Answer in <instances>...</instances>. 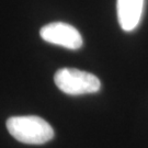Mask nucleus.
Here are the masks:
<instances>
[{
    "mask_svg": "<svg viewBox=\"0 0 148 148\" xmlns=\"http://www.w3.org/2000/svg\"><path fill=\"white\" fill-rule=\"evenodd\" d=\"M7 128L16 140L30 145H42L54 137L53 127L35 115L11 116L7 121Z\"/></svg>",
    "mask_w": 148,
    "mask_h": 148,
    "instance_id": "obj_1",
    "label": "nucleus"
},
{
    "mask_svg": "<svg viewBox=\"0 0 148 148\" xmlns=\"http://www.w3.org/2000/svg\"><path fill=\"white\" fill-rule=\"evenodd\" d=\"M54 81L60 91L69 95L95 93L101 88V82L97 76L76 68L57 70Z\"/></svg>",
    "mask_w": 148,
    "mask_h": 148,
    "instance_id": "obj_2",
    "label": "nucleus"
},
{
    "mask_svg": "<svg viewBox=\"0 0 148 148\" xmlns=\"http://www.w3.org/2000/svg\"><path fill=\"white\" fill-rule=\"evenodd\" d=\"M143 8L144 0H117V19L124 31H133L137 27Z\"/></svg>",
    "mask_w": 148,
    "mask_h": 148,
    "instance_id": "obj_4",
    "label": "nucleus"
},
{
    "mask_svg": "<svg viewBox=\"0 0 148 148\" xmlns=\"http://www.w3.org/2000/svg\"><path fill=\"white\" fill-rule=\"evenodd\" d=\"M40 35L45 42L69 49H79L84 42L79 31L64 22H53L44 25L40 31Z\"/></svg>",
    "mask_w": 148,
    "mask_h": 148,
    "instance_id": "obj_3",
    "label": "nucleus"
}]
</instances>
